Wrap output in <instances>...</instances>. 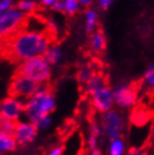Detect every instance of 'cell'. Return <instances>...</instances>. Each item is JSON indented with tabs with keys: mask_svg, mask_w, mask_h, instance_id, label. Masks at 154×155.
<instances>
[{
	"mask_svg": "<svg viewBox=\"0 0 154 155\" xmlns=\"http://www.w3.org/2000/svg\"><path fill=\"white\" fill-rule=\"evenodd\" d=\"M58 43L59 34L55 25L45 31L25 29L1 39L0 60L17 64L37 55H43L50 47L56 46Z\"/></svg>",
	"mask_w": 154,
	"mask_h": 155,
	"instance_id": "obj_1",
	"label": "cell"
},
{
	"mask_svg": "<svg viewBox=\"0 0 154 155\" xmlns=\"http://www.w3.org/2000/svg\"><path fill=\"white\" fill-rule=\"evenodd\" d=\"M54 109V85L51 82L42 83L38 92L25 104V113L34 125L37 124L42 118L49 116Z\"/></svg>",
	"mask_w": 154,
	"mask_h": 155,
	"instance_id": "obj_2",
	"label": "cell"
},
{
	"mask_svg": "<svg viewBox=\"0 0 154 155\" xmlns=\"http://www.w3.org/2000/svg\"><path fill=\"white\" fill-rule=\"evenodd\" d=\"M12 75L25 77L42 84V83L50 82L51 70L42 55V56H34L24 61L16 69Z\"/></svg>",
	"mask_w": 154,
	"mask_h": 155,
	"instance_id": "obj_3",
	"label": "cell"
},
{
	"mask_svg": "<svg viewBox=\"0 0 154 155\" xmlns=\"http://www.w3.org/2000/svg\"><path fill=\"white\" fill-rule=\"evenodd\" d=\"M29 12L8 10L0 15V38H7L17 33L27 29Z\"/></svg>",
	"mask_w": 154,
	"mask_h": 155,
	"instance_id": "obj_4",
	"label": "cell"
},
{
	"mask_svg": "<svg viewBox=\"0 0 154 155\" xmlns=\"http://www.w3.org/2000/svg\"><path fill=\"white\" fill-rule=\"evenodd\" d=\"M41 88V83L33 81L31 79L19 75H12V81L8 87V94L12 98H26L31 99L38 92Z\"/></svg>",
	"mask_w": 154,
	"mask_h": 155,
	"instance_id": "obj_5",
	"label": "cell"
},
{
	"mask_svg": "<svg viewBox=\"0 0 154 155\" xmlns=\"http://www.w3.org/2000/svg\"><path fill=\"white\" fill-rule=\"evenodd\" d=\"M143 80H136L131 83L118 87L114 92V98L120 107H129L137 99L139 90L142 88Z\"/></svg>",
	"mask_w": 154,
	"mask_h": 155,
	"instance_id": "obj_6",
	"label": "cell"
},
{
	"mask_svg": "<svg viewBox=\"0 0 154 155\" xmlns=\"http://www.w3.org/2000/svg\"><path fill=\"white\" fill-rule=\"evenodd\" d=\"M102 126L110 140H118L123 129V119L116 111H109L102 116Z\"/></svg>",
	"mask_w": 154,
	"mask_h": 155,
	"instance_id": "obj_7",
	"label": "cell"
},
{
	"mask_svg": "<svg viewBox=\"0 0 154 155\" xmlns=\"http://www.w3.org/2000/svg\"><path fill=\"white\" fill-rule=\"evenodd\" d=\"M23 111H25V105L16 100L15 98L8 97L0 101V114L7 118L17 120Z\"/></svg>",
	"mask_w": 154,
	"mask_h": 155,
	"instance_id": "obj_8",
	"label": "cell"
},
{
	"mask_svg": "<svg viewBox=\"0 0 154 155\" xmlns=\"http://www.w3.org/2000/svg\"><path fill=\"white\" fill-rule=\"evenodd\" d=\"M112 100H114V94L112 93L109 87L101 88L92 93L93 108H96L100 113L107 111L108 109L112 107Z\"/></svg>",
	"mask_w": 154,
	"mask_h": 155,
	"instance_id": "obj_9",
	"label": "cell"
},
{
	"mask_svg": "<svg viewBox=\"0 0 154 155\" xmlns=\"http://www.w3.org/2000/svg\"><path fill=\"white\" fill-rule=\"evenodd\" d=\"M37 129L38 128L36 127L33 123H29V124L19 123L17 130H16V142L20 145L31 143L37 134Z\"/></svg>",
	"mask_w": 154,
	"mask_h": 155,
	"instance_id": "obj_10",
	"label": "cell"
},
{
	"mask_svg": "<svg viewBox=\"0 0 154 155\" xmlns=\"http://www.w3.org/2000/svg\"><path fill=\"white\" fill-rule=\"evenodd\" d=\"M151 116H152V111L150 107H147L144 104H141L132 110L131 121L136 126H143L151 119Z\"/></svg>",
	"mask_w": 154,
	"mask_h": 155,
	"instance_id": "obj_11",
	"label": "cell"
},
{
	"mask_svg": "<svg viewBox=\"0 0 154 155\" xmlns=\"http://www.w3.org/2000/svg\"><path fill=\"white\" fill-rule=\"evenodd\" d=\"M108 84H109V80L107 75L102 73L101 71H96L92 77L90 78V80L85 83V90H87V93L92 94L97 90L108 87Z\"/></svg>",
	"mask_w": 154,
	"mask_h": 155,
	"instance_id": "obj_12",
	"label": "cell"
},
{
	"mask_svg": "<svg viewBox=\"0 0 154 155\" xmlns=\"http://www.w3.org/2000/svg\"><path fill=\"white\" fill-rule=\"evenodd\" d=\"M18 121L10 118L5 117L4 115L0 114V133L7 135L9 137H12L16 140V130L18 127Z\"/></svg>",
	"mask_w": 154,
	"mask_h": 155,
	"instance_id": "obj_13",
	"label": "cell"
},
{
	"mask_svg": "<svg viewBox=\"0 0 154 155\" xmlns=\"http://www.w3.org/2000/svg\"><path fill=\"white\" fill-rule=\"evenodd\" d=\"M91 47L98 54H101L106 50V37L101 27L98 28L91 37Z\"/></svg>",
	"mask_w": 154,
	"mask_h": 155,
	"instance_id": "obj_14",
	"label": "cell"
},
{
	"mask_svg": "<svg viewBox=\"0 0 154 155\" xmlns=\"http://www.w3.org/2000/svg\"><path fill=\"white\" fill-rule=\"evenodd\" d=\"M61 56V52L56 46H52L43 54V58L49 64H55L59 61V58Z\"/></svg>",
	"mask_w": 154,
	"mask_h": 155,
	"instance_id": "obj_15",
	"label": "cell"
},
{
	"mask_svg": "<svg viewBox=\"0 0 154 155\" xmlns=\"http://www.w3.org/2000/svg\"><path fill=\"white\" fill-rule=\"evenodd\" d=\"M16 140L0 133V151H12L16 147Z\"/></svg>",
	"mask_w": 154,
	"mask_h": 155,
	"instance_id": "obj_16",
	"label": "cell"
},
{
	"mask_svg": "<svg viewBox=\"0 0 154 155\" xmlns=\"http://www.w3.org/2000/svg\"><path fill=\"white\" fill-rule=\"evenodd\" d=\"M17 8L22 10H27L28 12H37L38 10H42L43 7L39 5L35 4L33 1H27V0H22L17 4Z\"/></svg>",
	"mask_w": 154,
	"mask_h": 155,
	"instance_id": "obj_17",
	"label": "cell"
},
{
	"mask_svg": "<svg viewBox=\"0 0 154 155\" xmlns=\"http://www.w3.org/2000/svg\"><path fill=\"white\" fill-rule=\"evenodd\" d=\"M124 151L123 142L119 140H112V145H110V155H122Z\"/></svg>",
	"mask_w": 154,
	"mask_h": 155,
	"instance_id": "obj_18",
	"label": "cell"
},
{
	"mask_svg": "<svg viewBox=\"0 0 154 155\" xmlns=\"http://www.w3.org/2000/svg\"><path fill=\"white\" fill-rule=\"evenodd\" d=\"M64 4H65V8H66V14L72 16L77 12L78 8H79L78 0H65Z\"/></svg>",
	"mask_w": 154,
	"mask_h": 155,
	"instance_id": "obj_19",
	"label": "cell"
},
{
	"mask_svg": "<svg viewBox=\"0 0 154 155\" xmlns=\"http://www.w3.org/2000/svg\"><path fill=\"white\" fill-rule=\"evenodd\" d=\"M95 23H96V12L93 10H89L87 12V31L88 33H90L93 29Z\"/></svg>",
	"mask_w": 154,
	"mask_h": 155,
	"instance_id": "obj_20",
	"label": "cell"
},
{
	"mask_svg": "<svg viewBox=\"0 0 154 155\" xmlns=\"http://www.w3.org/2000/svg\"><path fill=\"white\" fill-rule=\"evenodd\" d=\"M144 80H145V82H146L149 85L154 87V64L151 66L149 70H147L146 74H145V78H144Z\"/></svg>",
	"mask_w": 154,
	"mask_h": 155,
	"instance_id": "obj_21",
	"label": "cell"
},
{
	"mask_svg": "<svg viewBox=\"0 0 154 155\" xmlns=\"http://www.w3.org/2000/svg\"><path fill=\"white\" fill-rule=\"evenodd\" d=\"M52 9L54 10H58V12H62V14H66V8H65V4L62 2V1H58L52 6Z\"/></svg>",
	"mask_w": 154,
	"mask_h": 155,
	"instance_id": "obj_22",
	"label": "cell"
},
{
	"mask_svg": "<svg viewBox=\"0 0 154 155\" xmlns=\"http://www.w3.org/2000/svg\"><path fill=\"white\" fill-rule=\"evenodd\" d=\"M62 153H63V147H56L55 150L51 152L49 155H62Z\"/></svg>",
	"mask_w": 154,
	"mask_h": 155,
	"instance_id": "obj_23",
	"label": "cell"
},
{
	"mask_svg": "<svg viewBox=\"0 0 154 155\" xmlns=\"http://www.w3.org/2000/svg\"><path fill=\"white\" fill-rule=\"evenodd\" d=\"M112 0H100V5L101 7L104 8V9H106V8H108V6L112 4Z\"/></svg>",
	"mask_w": 154,
	"mask_h": 155,
	"instance_id": "obj_24",
	"label": "cell"
},
{
	"mask_svg": "<svg viewBox=\"0 0 154 155\" xmlns=\"http://www.w3.org/2000/svg\"><path fill=\"white\" fill-rule=\"evenodd\" d=\"M60 0H42V2L44 5H51V4H55V2H58Z\"/></svg>",
	"mask_w": 154,
	"mask_h": 155,
	"instance_id": "obj_25",
	"label": "cell"
},
{
	"mask_svg": "<svg viewBox=\"0 0 154 155\" xmlns=\"http://www.w3.org/2000/svg\"><path fill=\"white\" fill-rule=\"evenodd\" d=\"M129 155H139V151L137 148H132L129 151Z\"/></svg>",
	"mask_w": 154,
	"mask_h": 155,
	"instance_id": "obj_26",
	"label": "cell"
},
{
	"mask_svg": "<svg viewBox=\"0 0 154 155\" xmlns=\"http://www.w3.org/2000/svg\"><path fill=\"white\" fill-rule=\"evenodd\" d=\"M79 1L82 2L83 5H85V6H88V5L91 4V1H92V0H79Z\"/></svg>",
	"mask_w": 154,
	"mask_h": 155,
	"instance_id": "obj_27",
	"label": "cell"
},
{
	"mask_svg": "<svg viewBox=\"0 0 154 155\" xmlns=\"http://www.w3.org/2000/svg\"><path fill=\"white\" fill-rule=\"evenodd\" d=\"M92 155H101V153L98 150H92Z\"/></svg>",
	"mask_w": 154,
	"mask_h": 155,
	"instance_id": "obj_28",
	"label": "cell"
},
{
	"mask_svg": "<svg viewBox=\"0 0 154 155\" xmlns=\"http://www.w3.org/2000/svg\"><path fill=\"white\" fill-rule=\"evenodd\" d=\"M0 45H1V39H0Z\"/></svg>",
	"mask_w": 154,
	"mask_h": 155,
	"instance_id": "obj_29",
	"label": "cell"
}]
</instances>
